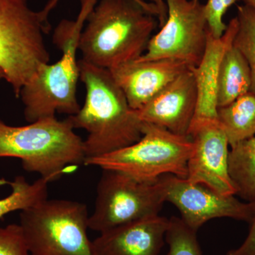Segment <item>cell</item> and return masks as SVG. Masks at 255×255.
Returning <instances> with one entry per match:
<instances>
[{
    "instance_id": "cell-1",
    "label": "cell",
    "mask_w": 255,
    "mask_h": 255,
    "mask_svg": "<svg viewBox=\"0 0 255 255\" xmlns=\"http://www.w3.org/2000/svg\"><path fill=\"white\" fill-rule=\"evenodd\" d=\"M79 64L86 97L78 113L66 119L74 129H85L87 132L84 141L85 160L138 141L142 137V122L136 111L130 108L110 70L83 60Z\"/></svg>"
},
{
    "instance_id": "cell-2",
    "label": "cell",
    "mask_w": 255,
    "mask_h": 255,
    "mask_svg": "<svg viewBox=\"0 0 255 255\" xmlns=\"http://www.w3.org/2000/svg\"><path fill=\"white\" fill-rule=\"evenodd\" d=\"M159 11L136 0H100L79 41L84 61L110 70L144 54Z\"/></svg>"
},
{
    "instance_id": "cell-3",
    "label": "cell",
    "mask_w": 255,
    "mask_h": 255,
    "mask_svg": "<svg viewBox=\"0 0 255 255\" xmlns=\"http://www.w3.org/2000/svg\"><path fill=\"white\" fill-rule=\"evenodd\" d=\"M97 4V0H80L76 19L63 20L55 28L53 39L61 50V58L55 63L43 64L20 92L28 123L55 117L56 113L75 115L80 110L76 97L80 78L77 53L85 23Z\"/></svg>"
},
{
    "instance_id": "cell-4",
    "label": "cell",
    "mask_w": 255,
    "mask_h": 255,
    "mask_svg": "<svg viewBox=\"0 0 255 255\" xmlns=\"http://www.w3.org/2000/svg\"><path fill=\"white\" fill-rule=\"evenodd\" d=\"M67 119L50 117L23 127H11L0 119V158L21 161L28 172L48 182L85 164L84 141Z\"/></svg>"
},
{
    "instance_id": "cell-5",
    "label": "cell",
    "mask_w": 255,
    "mask_h": 255,
    "mask_svg": "<svg viewBox=\"0 0 255 255\" xmlns=\"http://www.w3.org/2000/svg\"><path fill=\"white\" fill-rule=\"evenodd\" d=\"M50 28L26 0H0V70L16 97L50 55L44 33Z\"/></svg>"
},
{
    "instance_id": "cell-6",
    "label": "cell",
    "mask_w": 255,
    "mask_h": 255,
    "mask_svg": "<svg viewBox=\"0 0 255 255\" xmlns=\"http://www.w3.org/2000/svg\"><path fill=\"white\" fill-rule=\"evenodd\" d=\"M89 217L83 203L47 199L21 211L18 225L33 255H96Z\"/></svg>"
},
{
    "instance_id": "cell-7",
    "label": "cell",
    "mask_w": 255,
    "mask_h": 255,
    "mask_svg": "<svg viewBox=\"0 0 255 255\" xmlns=\"http://www.w3.org/2000/svg\"><path fill=\"white\" fill-rule=\"evenodd\" d=\"M141 132V138L135 143L87 159L84 164L119 171L144 182H155L165 174L186 179L188 161L194 148L190 137L145 122Z\"/></svg>"
},
{
    "instance_id": "cell-8",
    "label": "cell",
    "mask_w": 255,
    "mask_h": 255,
    "mask_svg": "<svg viewBox=\"0 0 255 255\" xmlns=\"http://www.w3.org/2000/svg\"><path fill=\"white\" fill-rule=\"evenodd\" d=\"M164 202L165 189L160 177L144 182L119 171L102 169L89 229L101 233L157 216Z\"/></svg>"
},
{
    "instance_id": "cell-9",
    "label": "cell",
    "mask_w": 255,
    "mask_h": 255,
    "mask_svg": "<svg viewBox=\"0 0 255 255\" xmlns=\"http://www.w3.org/2000/svg\"><path fill=\"white\" fill-rule=\"evenodd\" d=\"M167 18L140 60L175 59L196 67L205 53L207 21L201 0H165Z\"/></svg>"
},
{
    "instance_id": "cell-10",
    "label": "cell",
    "mask_w": 255,
    "mask_h": 255,
    "mask_svg": "<svg viewBox=\"0 0 255 255\" xmlns=\"http://www.w3.org/2000/svg\"><path fill=\"white\" fill-rule=\"evenodd\" d=\"M165 189L166 201L180 212L181 219L198 232L208 221L229 218L249 223L253 212V202H242L235 196H224L199 184L172 174L160 177Z\"/></svg>"
},
{
    "instance_id": "cell-11",
    "label": "cell",
    "mask_w": 255,
    "mask_h": 255,
    "mask_svg": "<svg viewBox=\"0 0 255 255\" xmlns=\"http://www.w3.org/2000/svg\"><path fill=\"white\" fill-rule=\"evenodd\" d=\"M188 136L194 148L188 161L186 179L222 195H236L228 167L230 145L218 120L193 122Z\"/></svg>"
},
{
    "instance_id": "cell-12",
    "label": "cell",
    "mask_w": 255,
    "mask_h": 255,
    "mask_svg": "<svg viewBox=\"0 0 255 255\" xmlns=\"http://www.w3.org/2000/svg\"><path fill=\"white\" fill-rule=\"evenodd\" d=\"M196 105V79L190 68L136 112L142 122L164 128L176 135L189 137Z\"/></svg>"
},
{
    "instance_id": "cell-13",
    "label": "cell",
    "mask_w": 255,
    "mask_h": 255,
    "mask_svg": "<svg viewBox=\"0 0 255 255\" xmlns=\"http://www.w3.org/2000/svg\"><path fill=\"white\" fill-rule=\"evenodd\" d=\"M191 68L175 59L136 60L110 70L132 110H140L156 95Z\"/></svg>"
},
{
    "instance_id": "cell-14",
    "label": "cell",
    "mask_w": 255,
    "mask_h": 255,
    "mask_svg": "<svg viewBox=\"0 0 255 255\" xmlns=\"http://www.w3.org/2000/svg\"><path fill=\"white\" fill-rule=\"evenodd\" d=\"M169 219L157 215L117 226L93 241L96 255H160Z\"/></svg>"
},
{
    "instance_id": "cell-15",
    "label": "cell",
    "mask_w": 255,
    "mask_h": 255,
    "mask_svg": "<svg viewBox=\"0 0 255 255\" xmlns=\"http://www.w3.org/2000/svg\"><path fill=\"white\" fill-rule=\"evenodd\" d=\"M237 18H232L222 36L216 38L208 32L205 53L200 63L192 67L197 88V105L193 122L218 120V80L223 55L233 46L237 33Z\"/></svg>"
},
{
    "instance_id": "cell-16",
    "label": "cell",
    "mask_w": 255,
    "mask_h": 255,
    "mask_svg": "<svg viewBox=\"0 0 255 255\" xmlns=\"http://www.w3.org/2000/svg\"><path fill=\"white\" fill-rule=\"evenodd\" d=\"M252 77L249 65L241 52L231 46L223 55L218 80V108L232 103L251 92Z\"/></svg>"
},
{
    "instance_id": "cell-17",
    "label": "cell",
    "mask_w": 255,
    "mask_h": 255,
    "mask_svg": "<svg viewBox=\"0 0 255 255\" xmlns=\"http://www.w3.org/2000/svg\"><path fill=\"white\" fill-rule=\"evenodd\" d=\"M218 122L231 147L255 135V94L250 92L218 108Z\"/></svg>"
},
{
    "instance_id": "cell-18",
    "label": "cell",
    "mask_w": 255,
    "mask_h": 255,
    "mask_svg": "<svg viewBox=\"0 0 255 255\" xmlns=\"http://www.w3.org/2000/svg\"><path fill=\"white\" fill-rule=\"evenodd\" d=\"M228 167L236 195L248 202L255 200V135L231 147Z\"/></svg>"
},
{
    "instance_id": "cell-19",
    "label": "cell",
    "mask_w": 255,
    "mask_h": 255,
    "mask_svg": "<svg viewBox=\"0 0 255 255\" xmlns=\"http://www.w3.org/2000/svg\"><path fill=\"white\" fill-rule=\"evenodd\" d=\"M6 183L11 187L9 195L0 199V219L16 211H22L36 206L48 199V184L43 178L30 184L22 176H17L12 182Z\"/></svg>"
},
{
    "instance_id": "cell-20",
    "label": "cell",
    "mask_w": 255,
    "mask_h": 255,
    "mask_svg": "<svg viewBox=\"0 0 255 255\" xmlns=\"http://www.w3.org/2000/svg\"><path fill=\"white\" fill-rule=\"evenodd\" d=\"M236 18L238 28L233 45L241 52L249 65L251 92L255 94V9L246 4L238 6Z\"/></svg>"
},
{
    "instance_id": "cell-21",
    "label": "cell",
    "mask_w": 255,
    "mask_h": 255,
    "mask_svg": "<svg viewBox=\"0 0 255 255\" xmlns=\"http://www.w3.org/2000/svg\"><path fill=\"white\" fill-rule=\"evenodd\" d=\"M165 243L168 245L167 255H203L197 232L187 226L181 218L173 216L169 219Z\"/></svg>"
},
{
    "instance_id": "cell-22",
    "label": "cell",
    "mask_w": 255,
    "mask_h": 255,
    "mask_svg": "<svg viewBox=\"0 0 255 255\" xmlns=\"http://www.w3.org/2000/svg\"><path fill=\"white\" fill-rule=\"evenodd\" d=\"M0 255H33L26 246L19 225L0 227Z\"/></svg>"
},
{
    "instance_id": "cell-23",
    "label": "cell",
    "mask_w": 255,
    "mask_h": 255,
    "mask_svg": "<svg viewBox=\"0 0 255 255\" xmlns=\"http://www.w3.org/2000/svg\"><path fill=\"white\" fill-rule=\"evenodd\" d=\"M236 0H208L205 6V15L208 28L211 36L221 38L227 28L223 16Z\"/></svg>"
},
{
    "instance_id": "cell-24",
    "label": "cell",
    "mask_w": 255,
    "mask_h": 255,
    "mask_svg": "<svg viewBox=\"0 0 255 255\" xmlns=\"http://www.w3.org/2000/svg\"><path fill=\"white\" fill-rule=\"evenodd\" d=\"M253 212L248 236L241 246L236 249L231 250L226 255H255V200L252 201Z\"/></svg>"
},
{
    "instance_id": "cell-25",
    "label": "cell",
    "mask_w": 255,
    "mask_h": 255,
    "mask_svg": "<svg viewBox=\"0 0 255 255\" xmlns=\"http://www.w3.org/2000/svg\"><path fill=\"white\" fill-rule=\"evenodd\" d=\"M151 1L158 9L159 24L161 28L165 23L167 18V8L165 0H151Z\"/></svg>"
},
{
    "instance_id": "cell-26",
    "label": "cell",
    "mask_w": 255,
    "mask_h": 255,
    "mask_svg": "<svg viewBox=\"0 0 255 255\" xmlns=\"http://www.w3.org/2000/svg\"><path fill=\"white\" fill-rule=\"evenodd\" d=\"M59 1L60 0H50V1L47 3L46 6L41 10V13L42 16H43L45 18H46V19H48V15H49L50 11H52V9H53V8L55 7V6L58 4V1ZM136 1H138V2L141 3L142 4L145 5L146 6L157 8V6H156L153 3L146 2L144 0H136Z\"/></svg>"
},
{
    "instance_id": "cell-27",
    "label": "cell",
    "mask_w": 255,
    "mask_h": 255,
    "mask_svg": "<svg viewBox=\"0 0 255 255\" xmlns=\"http://www.w3.org/2000/svg\"><path fill=\"white\" fill-rule=\"evenodd\" d=\"M245 4L249 5L255 9V0H243Z\"/></svg>"
},
{
    "instance_id": "cell-28",
    "label": "cell",
    "mask_w": 255,
    "mask_h": 255,
    "mask_svg": "<svg viewBox=\"0 0 255 255\" xmlns=\"http://www.w3.org/2000/svg\"><path fill=\"white\" fill-rule=\"evenodd\" d=\"M1 79H4V75H3L2 71H1V70H0V80H1Z\"/></svg>"
}]
</instances>
